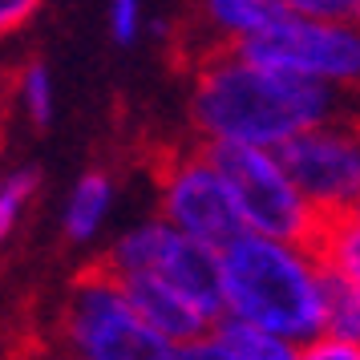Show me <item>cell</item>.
<instances>
[{
  "instance_id": "obj_7",
  "label": "cell",
  "mask_w": 360,
  "mask_h": 360,
  "mask_svg": "<svg viewBox=\"0 0 360 360\" xmlns=\"http://www.w3.org/2000/svg\"><path fill=\"white\" fill-rule=\"evenodd\" d=\"M239 53L267 69L328 85L336 94L360 85V25H336V20L283 13L271 29H263Z\"/></svg>"
},
{
  "instance_id": "obj_12",
  "label": "cell",
  "mask_w": 360,
  "mask_h": 360,
  "mask_svg": "<svg viewBox=\"0 0 360 360\" xmlns=\"http://www.w3.org/2000/svg\"><path fill=\"white\" fill-rule=\"evenodd\" d=\"M211 332L235 360H300L304 356V344L288 340L279 332H267L259 324H247L239 316H223Z\"/></svg>"
},
{
  "instance_id": "obj_3",
  "label": "cell",
  "mask_w": 360,
  "mask_h": 360,
  "mask_svg": "<svg viewBox=\"0 0 360 360\" xmlns=\"http://www.w3.org/2000/svg\"><path fill=\"white\" fill-rule=\"evenodd\" d=\"M49 348L69 360H179V344L134 308L122 279L101 263L65 283L49 320Z\"/></svg>"
},
{
  "instance_id": "obj_22",
  "label": "cell",
  "mask_w": 360,
  "mask_h": 360,
  "mask_svg": "<svg viewBox=\"0 0 360 360\" xmlns=\"http://www.w3.org/2000/svg\"><path fill=\"white\" fill-rule=\"evenodd\" d=\"M37 360H69V356H61V352H53V348H45V352H41Z\"/></svg>"
},
{
  "instance_id": "obj_13",
  "label": "cell",
  "mask_w": 360,
  "mask_h": 360,
  "mask_svg": "<svg viewBox=\"0 0 360 360\" xmlns=\"http://www.w3.org/2000/svg\"><path fill=\"white\" fill-rule=\"evenodd\" d=\"M13 105H17V117L33 130H45L53 126V114H57V82H53L49 65L41 57H29L20 61L17 73H13Z\"/></svg>"
},
{
  "instance_id": "obj_1",
  "label": "cell",
  "mask_w": 360,
  "mask_h": 360,
  "mask_svg": "<svg viewBox=\"0 0 360 360\" xmlns=\"http://www.w3.org/2000/svg\"><path fill=\"white\" fill-rule=\"evenodd\" d=\"M186 117L202 146L283 150L292 138L336 117V89L227 49L195 61Z\"/></svg>"
},
{
  "instance_id": "obj_15",
  "label": "cell",
  "mask_w": 360,
  "mask_h": 360,
  "mask_svg": "<svg viewBox=\"0 0 360 360\" xmlns=\"http://www.w3.org/2000/svg\"><path fill=\"white\" fill-rule=\"evenodd\" d=\"M37 195H41V170L33 162L13 166L4 179H0V235L13 239L17 227L25 223V214L33 211Z\"/></svg>"
},
{
  "instance_id": "obj_17",
  "label": "cell",
  "mask_w": 360,
  "mask_h": 360,
  "mask_svg": "<svg viewBox=\"0 0 360 360\" xmlns=\"http://www.w3.org/2000/svg\"><path fill=\"white\" fill-rule=\"evenodd\" d=\"M146 29V4L142 0H105V33L114 45L130 49Z\"/></svg>"
},
{
  "instance_id": "obj_21",
  "label": "cell",
  "mask_w": 360,
  "mask_h": 360,
  "mask_svg": "<svg viewBox=\"0 0 360 360\" xmlns=\"http://www.w3.org/2000/svg\"><path fill=\"white\" fill-rule=\"evenodd\" d=\"M179 360H235L227 352V348H223V344H219V336H202V340H191V344H182L179 348Z\"/></svg>"
},
{
  "instance_id": "obj_9",
  "label": "cell",
  "mask_w": 360,
  "mask_h": 360,
  "mask_svg": "<svg viewBox=\"0 0 360 360\" xmlns=\"http://www.w3.org/2000/svg\"><path fill=\"white\" fill-rule=\"evenodd\" d=\"M191 13H195V29L207 37L202 57H211V53L243 49L247 41H255L263 29H271L283 17V4L279 0H191Z\"/></svg>"
},
{
  "instance_id": "obj_8",
  "label": "cell",
  "mask_w": 360,
  "mask_h": 360,
  "mask_svg": "<svg viewBox=\"0 0 360 360\" xmlns=\"http://www.w3.org/2000/svg\"><path fill=\"white\" fill-rule=\"evenodd\" d=\"M279 158L324 223L352 214L360 202V122L340 114L328 117L292 138Z\"/></svg>"
},
{
  "instance_id": "obj_11",
  "label": "cell",
  "mask_w": 360,
  "mask_h": 360,
  "mask_svg": "<svg viewBox=\"0 0 360 360\" xmlns=\"http://www.w3.org/2000/svg\"><path fill=\"white\" fill-rule=\"evenodd\" d=\"M117 202V179L105 166H89L82 179L69 186L61 202V239L69 247H89L101 239V231L114 214Z\"/></svg>"
},
{
  "instance_id": "obj_4",
  "label": "cell",
  "mask_w": 360,
  "mask_h": 360,
  "mask_svg": "<svg viewBox=\"0 0 360 360\" xmlns=\"http://www.w3.org/2000/svg\"><path fill=\"white\" fill-rule=\"evenodd\" d=\"M98 263L117 279L154 276L170 288H179L214 324L227 316V304H223V251L182 235L162 214H150L142 223L126 227L117 239H110V247L101 251Z\"/></svg>"
},
{
  "instance_id": "obj_19",
  "label": "cell",
  "mask_w": 360,
  "mask_h": 360,
  "mask_svg": "<svg viewBox=\"0 0 360 360\" xmlns=\"http://www.w3.org/2000/svg\"><path fill=\"white\" fill-rule=\"evenodd\" d=\"M300 360H360V340H344V336H316L304 344Z\"/></svg>"
},
{
  "instance_id": "obj_14",
  "label": "cell",
  "mask_w": 360,
  "mask_h": 360,
  "mask_svg": "<svg viewBox=\"0 0 360 360\" xmlns=\"http://www.w3.org/2000/svg\"><path fill=\"white\" fill-rule=\"evenodd\" d=\"M316 251H320V259H324L328 271H336L360 295V227L352 219H332V223H324L320 239H316Z\"/></svg>"
},
{
  "instance_id": "obj_10",
  "label": "cell",
  "mask_w": 360,
  "mask_h": 360,
  "mask_svg": "<svg viewBox=\"0 0 360 360\" xmlns=\"http://www.w3.org/2000/svg\"><path fill=\"white\" fill-rule=\"evenodd\" d=\"M122 288L130 292L134 308L142 311L170 344L182 348V344H191V340L211 336L214 320L198 308L191 295H182L179 288H170V283H162V279H154V276H126Z\"/></svg>"
},
{
  "instance_id": "obj_16",
  "label": "cell",
  "mask_w": 360,
  "mask_h": 360,
  "mask_svg": "<svg viewBox=\"0 0 360 360\" xmlns=\"http://www.w3.org/2000/svg\"><path fill=\"white\" fill-rule=\"evenodd\" d=\"M324 336L360 340V295L344 283L336 271H328V295H324Z\"/></svg>"
},
{
  "instance_id": "obj_23",
  "label": "cell",
  "mask_w": 360,
  "mask_h": 360,
  "mask_svg": "<svg viewBox=\"0 0 360 360\" xmlns=\"http://www.w3.org/2000/svg\"><path fill=\"white\" fill-rule=\"evenodd\" d=\"M348 219H352V223H356V227H360V202H356V207H352V214H348Z\"/></svg>"
},
{
  "instance_id": "obj_20",
  "label": "cell",
  "mask_w": 360,
  "mask_h": 360,
  "mask_svg": "<svg viewBox=\"0 0 360 360\" xmlns=\"http://www.w3.org/2000/svg\"><path fill=\"white\" fill-rule=\"evenodd\" d=\"M41 4H45V0H0V29H4V33L25 29V25L37 17Z\"/></svg>"
},
{
  "instance_id": "obj_6",
  "label": "cell",
  "mask_w": 360,
  "mask_h": 360,
  "mask_svg": "<svg viewBox=\"0 0 360 360\" xmlns=\"http://www.w3.org/2000/svg\"><path fill=\"white\" fill-rule=\"evenodd\" d=\"M154 202L170 227H179L182 235L214 251H227L239 235H247L235 195L214 162L211 146L202 142L166 146L154 158Z\"/></svg>"
},
{
  "instance_id": "obj_5",
  "label": "cell",
  "mask_w": 360,
  "mask_h": 360,
  "mask_svg": "<svg viewBox=\"0 0 360 360\" xmlns=\"http://www.w3.org/2000/svg\"><path fill=\"white\" fill-rule=\"evenodd\" d=\"M214 162L227 179L239 219L247 235L279 239V243L316 247L324 219L316 214L304 191L295 186L279 150H255V146H211Z\"/></svg>"
},
{
  "instance_id": "obj_18",
  "label": "cell",
  "mask_w": 360,
  "mask_h": 360,
  "mask_svg": "<svg viewBox=\"0 0 360 360\" xmlns=\"http://www.w3.org/2000/svg\"><path fill=\"white\" fill-rule=\"evenodd\" d=\"M283 13L311 20H336V25H360V0H279Z\"/></svg>"
},
{
  "instance_id": "obj_2",
  "label": "cell",
  "mask_w": 360,
  "mask_h": 360,
  "mask_svg": "<svg viewBox=\"0 0 360 360\" xmlns=\"http://www.w3.org/2000/svg\"><path fill=\"white\" fill-rule=\"evenodd\" d=\"M328 267L316 247L239 235L223 251L227 316L279 332L295 344L324 336Z\"/></svg>"
}]
</instances>
